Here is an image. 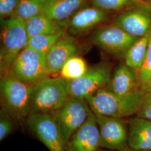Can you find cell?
I'll use <instances>...</instances> for the list:
<instances>
[{"mask_svg":"<svg viewBox=\"0 0 151 151\" xmlns=\"http://www.w3.org/2000/svg\"><path fill=\"white\" fill-rule=\"evenodd\" d=\"M25 25L29 38L38 35L54 34L63 30L62 24L49 19L42 13L25 22Z\"/></svg>","mask_w":151,"mask_h":151,"instance_id":"cell-19","label":"cell"},{"mask_svg":"<svg viewBox=\"0 0 151 151\" xmlns=\"http://www.w3.org/2000/svg\"><path fill=\"white\" fill-rule=\"evenodd\" d=\"M27 127L50 151H66V142L51 114H30Z\"/></svg>","mask_w":151,"mask_h":151,"instance_id":"cell-8","label":"cell"},{"mask_svg":"<svg viewBox=\"0 0 151 151\" xmlns=\"http://www.w3.org/2000/svg\"><path fill=\"white\" fill-rule=\"evenodd\" d=\"M111 68L106 63H100L89 68L81 77L67 81L70 97L85 99L104 88L110 80Z\"/></svg>","mask_w":151,"mask_h":151,"instance_id":"cell-9","label":"cell"},{"mask_svg":"<svg viewBox=\"0 0 151 151\" xmlns=\"http://www.w3.org/2000/svg\"><path fill=\"white\" fill-rule=\"evenodd\" d=\"M128 144L134 151H151V121L137 116L130 119Z\"/></svg>","mask_w":151,"mask_h":151,"instance_id":"cell-16","label":"cell"},{"mask_svg":"<svg viewBox=\"0 0 151 151\" xmlns=\"http://www.w3.org/2000/svg\"><path fill=\"white\" fill-rule=\"evenodd\" d=\"M7 73L33 85L49 75L46 67L45 55L27 47L17 56Z\"/></svg>","mask_w":151,"mask_h":151,"instance_id":"cell-6","label":"cell"},{"mask_svg":"<svg viewBox=\"0 0 151 151\" xmlns=\"http://www.w3.org/2000/svg\"><path fill=\"white\" fill-rule=\"evenodd\" d=\"M141 88L146 92L151 93V78L145 86L141 87Z\"/></svg>","mask_w":151,"mask_h":151,"instance_id":"cell-28","label":"cell"},{"mask_svg":"<svg viewBox=\"0 0 151 151\" xmlns=\"http://www.w3.org/2000/svg\"></svg>","mask_w":151,"mask_h":151,"instance_id":"cell-31","label":"cell"},{"mask_svg":"<svg viewBox=\"0 0 151 151\" xmlns=\"http://www.w3.org/2000/svg\"><path fill=\"white\" fill-rule=\"evenodd\" d=\"M0 89L4 110L18 122L30 114L32 85L6 73L1 75Z\"/></svg>","mask_w":151,"mask_h":151,"instance_id":"cell-3","label":"cell"},{"mask_svg":"<svg viewBox=\"0 0 151 151\" xmlns=\"http://www.w3.org/2000/svg\"><path fill=\"white\" fill-rule=\"evenodd\" d=\"M28 40L25 22L15 15L1 19V75L10 70L17 56L27 47Z\"/></svg>","mask_w":151,"mask_h":151,"instance_id":"cell-2","label":"cell"},{"mask_svg":"<svg viewBox=\"0 0 151 151\" xmlns=\"http://www.w3.org/2000/svg\"><path fill=\"white\" fill-rule=\"evenodd\" d=\"M142 1L146 4L151 6V0H142Z\"/></svg>","mask_w":151,"mask_h":151,"instance_id":"cell-29","label":"cell"},{"mask_svg":"<svg viewBox=\"0 0 151 151\" xmlns=\"http://www.w3.org/2000/svg\"><path fill=\"white\" fill-rule=\"evenodd\" d=\"M70 97L67 81L62 77H46L32 85L30 114L52 113Z\"/></svg>","mask_w":151,"mask_h":151,"instance_id":"cell-4","label":"cell"},{"mask_svg":"<svg viewBox=\"0 0 151 151\" xmlns=\"http://www.w3.org/2000/svg\"><path fill=\"white\" fill-rule=\"evenodd\" d=\"M137 116L151 122V93L146 92Z\"/></svg>","mask_w":151,"mask_h":151,"instance_id":"cell-27","label":"cell"},{"mask_svg":"<svg viewBox=\"0 0 151 151\" xmlns=\"http://www.w3.org/2000/svg\"><path fill=\"white\" fill-rule=\"evenodd\" d=\"M137 39L113 23L97 28L92 33L90 40L108 53L119 58H124Z\"/></svg>","mask_w":151,"mask_h":151,"instance_id":"cell-7","label":"cell"},{"mask_svg":"<svg viewBox=\"0 0 151 151\" xmlns=\"http://www.w3.org/2000/svg\"><path fill=\"white\" fill-rule=\"evenodd\" d=\"M108 12L92 5L81 7L68 20V29L73 35L82 34L107 20Z\"/></svg>","mask_w":151,"mask_h":151,"instance_id":"cell-13","label":"cell"},{"mask_svg":"<svg viewBox=\"0 0 151 151\" xmlns=\"http://www.w3.org/2000/svg\"><path fill=\"white\" fill-rule=\"evenodd\" d=\"M43 2L39 0H19L14 15L27 22L42 13Z\"/></svg>","mask_w":151,"mask_h":151,"instance_id":"cell-22","label":"cell"},{"mask_svg":"<svg viewBox=\"0 0 151 151\" xmlns=\"http://www.w3.org/2000/svg\"><path fill=\"white\" fill-rule=\"evenodd\" d=\"M77 53L78 48L74 40L63 35L45 54L49 75L60 72L65 63Z\"/></svg>","mask_w":151,"mask_h":151,"instance_id":"cell-14","label":"cell"},{"mask_svg":"<svg viewBox=\"0 0 151 151\" xmlns=\"http://www.w3.org/2000/svg\"><path fill=\"white\" fill-rule=\"evenodd\" d=\"M151 34L150 32L144 37L137 38L124 57V63L138 72L146 59Z\"/></svg>","mask_w":151,"mask_h":151,"instance_id":"cell-18","label":"cell"},{"mask_svg":"<svg viewBox=\"0 0 151 151\" xmlns=\"http://www.w3.org/2000/svg\"><path fill=\"white\" fill-rule=\"evenodd\" d=\"M113 24L135 38L151 32V6L139 4L125 10L114 20Z\"/></svg>","mask_w":151,"mask_h":151,"instance_id":"cell-10","label":"cell"},{"mask_svg":"<svg viewBox=\"0 0 151 151\" xmlns=\"http://www.w3.org/2000/svg\"><path fill=\"white\" fill-rule=\"evenodd\" d=\"M87 0H47L43 2L42 14L62 24L70 19Z\"/></svg>","mask_w":151,"mask_h":151,"instance_id":"cell-17","label":"cell"},{"mask_svg":"<svg viewBox=\"0 0 151 151\" xmlns=\"http://www.w3.org/2000/svg\"><path fill=\"white\" fill-rule=\"evenodd\" d=\"M145 93L141 87L127 95H119L104 87L86 100L95 114L120 119L137 114Z\"/></svg>","mask_w":151,"mask_h":151,"instance_id":"cell-1","label":"cell"},{"mask_svg":"<svg viewBox=\"0 0 151 151\" xmlns=\"http://www.w3.org/2000/svg\"><path fill=\"white\" fill-rule=\"evenodd\" d=\"M63 35L64 31L63 30L54 34H42L33 36L29 38L27 47L45 55Z\"/></svg>","mask_w":151,"mask_h":151,"instance_id":"cell-21","label":"cell"},{"mask_svg":"<svg viewBox=\"0 0 151 151\" xmlns=\"http://www.w3.org/2000/svg\"><path fill=\"white\" fill-rule=\"evenodd\" d=\"M11 117L5 111L1 114L0 119V140H4L9 135L14 129Z\"/></svg>","mask_w":151,"mask_h":151,"instance_id":"cell-25","label":"cell"},{"mask_svg":"<svg viewBox=\"0 0 151 151\" xmlns=\"http://www.w3.org/2000/svg\"><path fill=\"white\" fill-rule=\"evenodd\" d=\"M138 77L140 87L145 86L151 78V34L149 40L146 59L138 72Z\"/></svg>","mask_w":151,"mask_h":151,"instance_id":"cell-24","label":"cell"},{"mask_svg":"<svg viewBox=\"0 0 151 151\" xmlns=\"http://www.w3.org/2000/svg\"><path fill=\"white\" fill-rule=\"evenodd\" d=\"M88 70L85 60L76 55L65 63L60 71V76L67 81H72L84 75Z\"/></svg>","mask_w":151,"mask_h":151,"instance_id":"cell-20","label":"cell"},{"mask_svg":"<svg viewBox=\"0 0 151 151\" xmlns=\"http://www.w3.org/2000/svg\"><path fill=\"white\" fill-rule=\"evenodd\" d=\"M100 132L95 114L92 111L86 121L67 143L66 151H98Z\"/></svg>","mask_w":151,"mask_h":151,"instance_id":"cell-12","label":"cell"},{"mask_svg":"<svg viewBox=\"0 0 151 151\" xmlns=\"http://www.w3.org/2000/svg\"><path fill=\"white\" fill-rule=\"evenodd\" d=\"M100 132V147L108 150L125 151L128 144V130L120 118L96 115Z\"/></svg>","mask_w":151,"mask_h":151,"instance_id":"cell-11","label":"cell"},{"mask_svg":"<svg viewBox=\"0 0 151 151\" xmlns=\"http://www.w3.org/2000/svg\"><path fill=\"white\" fill-rule=\"evenodd\" d=\"M39 1H42V2H44V1H47V0H39Z\"/></svg>","mask_w":151,"mask_h":151,"instance_id":"cell-30","label":"cell"},{"mask_svg":"<svg viewBox=\"0 0 151 151\" xmlns=\"http://www.w3.org/2000/svg\"><path fill=\"white\" fill-rule=\"evenodd\" d=\"M140 87L138 72L124 62L115 69L107 87L110 91L119 95L129 94Z\"/></svg>","mask_w":151,"mask_h":151,"instance_id":"cell-15","label":"cell"},{"mask_svg":"<svg viewBox=\"0 0 151 151\" xmlns=\"http://www.w3.org/2000/svg\"><path fill=\"white\" fill-rule=\"evenodd\" d=\"M92 110L83 99L70 97L62 107L52 113L67 143L86 121Z\"/></svg>","mask_w":151,"mask_h":151,"instance_id":"cell-5","label":"cell"},{"mask_svg":"<svg viewBox=\"0 0 151 151\" xmlns=\"http://www.w3.org/2000/svg\"><path fill=\"white\" fill-rule=\"evenodd\" d=\"M18 1L19 0H0L1 19L14 15Z\"/></svg>","mask_w":151,"mask_h":151,"instance_id":"cell-26","label":"cell"},{"mask_svg":"<svg viewBox=\"0 0 151 151\" xmlns=\"http://www.w3.org/2000/svg\"><path fill=\"white\" fill-rule=\"evenodd\" d=\"M92 5L103 11H115L126 10L139 4L142 0H89Z\"/></svg>","mask_w":151,"mask_h":151,"instance_id":"cell-23","label":"cell"}]
</instances>
